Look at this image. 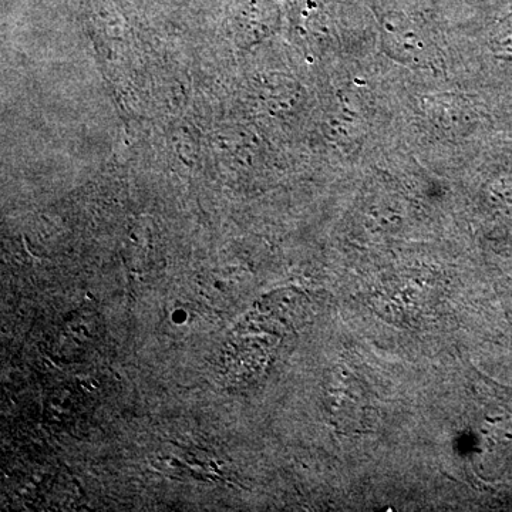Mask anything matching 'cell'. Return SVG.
Instances as JSON below:
<instances>
[{
    "label": "cell",
    "mask_w": 512,
    "mask_h": 512,
    "mask_svg": "<svg viewBox=\"0 0 512 512\" xmlns=\"http://www.w3.org/2000/svg\"><path fill=\"white\" fill-rule=\"evenodd\" d=\"M384 50L399 62L429 67L436 59L433 49L419 35L404 30H387L383 42Z\"/></svg>",
    "instance_id": "1"
},
{
    "label": "cell",
    "mask_w": 512,
    "mask_h": 512,
    "mask_svg": "<svg viewBox=\"0 0 512 512\" xmlns=\"http://www.w3.org/2000/svg\"><path fill=\"white\" fill-rule=\"evenodd\" d=\"M494 43L498 50L512 53V13L498 22L494 32Z\"/></svg>",
    "instance_id": "2"
}]
</instances>
